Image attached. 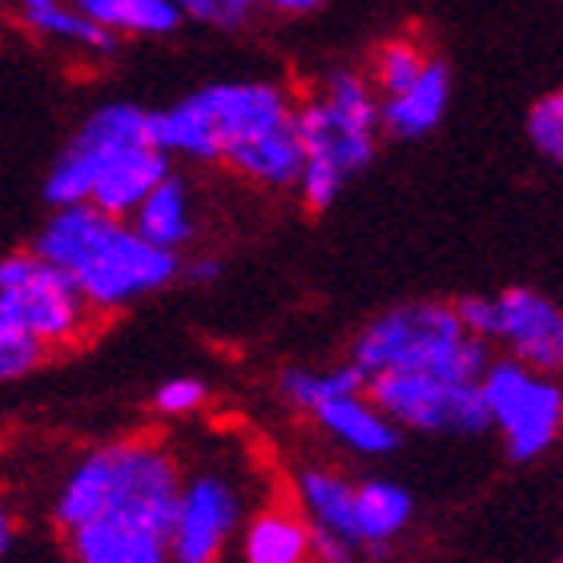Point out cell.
<instances>
[{
	"mask_svg": "<svg viewBox=\"0 0 563 563\" xmlns=\"http://www.w3.org/2000/svg\"><path fill=\"white\" fill-rule=\"evenodd\" d=\"M298 101L282 81H210L165 109H150L153 141L174 162L225 165L266 194H298L306 145Z\"/></svg>",
	"mask_w": 563,
	"mask_h": 563,
	"instance_id": "obj_1",
	"label": "cell"
},
{
	"mask_svg": "<svg viewBox=\"0 0 563 563\" xmlns=\"http://www.w3.org/2000/svg\"><path fill=\"white\" fill-rule=\"evenodd\" d=\"M29 246L41 258L57 262L60 271H69L85 298L106 318L130 310L150 294L169 290L186 271V254L153 246L130 218H113L89 201L48 210Z\"/></svg>",
	"mask_w": 563,
	"mask_h": 563,
	"instance_id": "obj_2",
	"label": "cell"
},
{
	"mask_svg": "<svg viewBox=\"0 0 563 563\" xmlns=\"http://www.w3.org/2000/svg\"><path fill=\"white\" fill-rule=\"evenodd\" d=\"M181 479L186 467L169 443L153 434H121L109 443L85 446L73 459L53 492L48 516L60 536L101 516L141 519L174 536Z\"/></svg>",
	"mask_w": 563,
	"mask_h": 563,
	"instance_id": "obj_3",
	"label": "cell"
},
{
	"mask_svg": "<svg viewBox=\"0 0 563 563\" xmlns=\"http://www.w3.org/2000/svg\"><path fill=\"white\" fill-rule=\"evenodd\" d=\"M298 130L306 145V169L298 201L310 213H327L342 198L354 174L375 162L383 137V97L371 73L330 69L298 101Z\"/></svg>",
	"mask_w": 563,
	"mask_h": 563,
	"instance_id": "obj_4",
	"label": "cell"
},
{
	"mask_svg": "<svg viewBox=\"0 0 563 563\" xmlns=\"http://www.w3.org/2000/svg\"><path fill=\"white\" fill-rule=\"evenodd\" d=\"M346 358L366 378L415 371V375H439L455 383H483L495 346L471 334L455 302L415 298V302L387 306L383 314L354 330Z\"/></svg>",
	"mask_w": 563,
	"mask_h": 563,
	"instance_id": "obj_5",
	"label": "cell"
},
{
	"mask_svg": "<svg viewBox=\"0 0 563 563\" xmlns=\"http://www.w3.org/2000/svg\"><path fill=\"white\" fill-rule=\"evenodd\" d=\"M97 310L69 271L41 258L33 246L0 258V330L33 334L48 354L81 351L101 330Z\"/></svg>",
	"mask_w": 563,
	"mask_h": 563,
	"instance_id": "obj_6",
	"label": "cell"
},
{
	"mask_svg": "<svg viewBox=\"0 0 563 563\" xmlns=\"http://www.w3.org/2000/svg\"><path fill=\"white\" fill-rule=\"evenodd\" d=\"M141 145H153L150 109L133 106V101H106L73 130V137L60 145V153L48 162L45 181H41V198L48 210L60 206H85L93 201L97 181Z\"/></svg>",
	"mask_w": 563,
	"mask_h": 563,
	"instance_id": "obj_7",
	"label": "cell"
},
{
	"mask_svg": "<svg viewBox=\"0 0 563 563\" xmlns=\"http://www.w3.org/2000/svg\"><path fill=\"white\" fill-rule=\"evenodd\" d=\"M254 516V492L246 471L222 459H206L186 467L177 499L169 560L174 563H222L230 543L242 536Z\"/></svg>",
	"mask_w": 563,
	"mask_h": 563,
	"instance_id": "obj_8",
	"label": "cell"
},
{
	"mask_svg": "<svg viewBox=\"0 0 563 563\" xmlns=\"http://www.w3.org/2000/svg\"><path fill=\"white\" fill-rule=\"evenodd\" d=\"M483 395L492 411V431L499 434L511 463H536L563 434V375H548L511 354H495Z\"/></svg>",
	"mask_w": 563,
	"mask_h": 563,
	"instance_id": "obj_9",
	"label": "cell"
},
{
	"mask_svg": "<svg viewBox=\"0 0 563 563\" xmlns=\"http://www.w3.org/2000/svg\"><path fill=\"white\" fill-rule=\"evenodd\" d=\"M455 310L483 342L548 375H563V306L543 290L507 286L499 294H463Z\"/></svg>",
	"mask_w": 563,
	"mask_h": 563,
	"instance_id": "obj_10",
	"label": "cell"
},
{
	"mask_svg": "<svg viewBox=\"0 0 563 563\" xmlns=\"http://www.w3.org/2000/svg\"><path fill=\"white\" fill-rule=\"evenodd\" d=\"M366 395L415 434H487L492 411L483 383H455L439 375L390 371L366 378Z\"/></svg>",
	"mask_w": 563,
	"mask_h": 563,
	"instance_id": "obj_11",
	"label": "cell"
},
{
	"mask_svg": "<svg viewBox=\"0 0 563 563\" xmlns=\"http://www.w3.org/2000/svg\"><path fill=\"white\" fill-rule=\"evenodd\" d=\"M286 492L302 516L310 519L314 531H327V536H339V540L354 543L358 548V479H351L342 467L334 463H322V459H302L298 467L290 471V483ZM363 552V548H358Z\"/></svg>",
	"mask_w": 563,
	"mask_h": 563,
	"instance_id": "obj_12",
	"label": "cell"
},
{
	"mask_svg": "<svg viewBox=\"0 0 563 563\" xmlns=\"http://www.w3.org/2000/svg\"><path fill=\"white\" fill-rule=\"evenodd\" d=\"M9 16L33 41L65 48L81 60H109L121 45V36L89 21L73 0H9Z\"/></svg>",
	"mask_w": 563,
	"mask_h": 563,
	"instance_id": "obj_13",
	"label": "cell"
},
{
	"mask_svg": "<svg viewBox=\"0 0 563 563\" xmlns=\"http://www.w3.org/2000/svg\"><path fill=\"white\" fill-rule=\"evenodd\" d=\"M238 563H314V531L290 492L262 499L234 540Z\"/></svg>",
	"mask_w": 563,
	"mask_h": 563,
	"instance_id": "obj_14",
	"label": "cell"
},
{
	"mask_svg": "<svg viewBox=\"0 0 563 563\" xmlns=\"http://www.w3.org/2000/svg\"><path fill=\"white\" fill-rule=\"evenodd\" d=\"M310 422L322 431V439H330L354 459H387L402 446V427L366 390H354V395L318 407Z\"/></svg>",
	"mask_w": 563,
	"mask_h": 563,
	"instance_id": "obj_15",
	"label": "cell"
},
{
	"mask_svg": "<svg viewBox=\"0 0 563 563\" xmlns=\"http://www.w3.org/2000/svg\"><path fill=\"white\" fill-rule=\"evenodd\" d=\"M65 548L73 563H174L165 531L121 516H101L65 531Z\"/></svg>",
	"mask_w": 563,
	"mask_h": 563,
	"instance_id": "obj_16",
	"label": "cell"
},
{
	"mask_svg": "<svg viewBox=\"0 0 563 563\" xmlns=\"http://www.w3.org/2000/svg\"><path fill=\"white\" fill-rule=\"evenodd\" d=\"M415 523V495L395 479H358V548L366 560H387Z\"/></svg>",
	"mask_w": 563,
	"mask_h": 563,
	"instance_id": "obj_17",
	"label": "cell"
},
{
	"mask_svg": "<svg viewBox=\"0 0 563 563\" xmlns=\"http://www.w3.org/2000/svg\"><path fill=\"white\" fill-rule=\"evenodd\" d=\"M451 106V69L434 57L422 77L395 97H383V137L390 141H419L443 125Z\"/></svg>",
	"mask_w": 563,
	"mask_h": 563,
	"instance_id": "obj_18",
	"label": "cell"
},
{
	"mask_svg": "<svg viewBox=\"0 0 563 563\" xmlns=\"http://www.w3.org/2000/svg\"><path fill=\"white\" fill-rule=\"evenodd\" d=\"M137 225L141 238H150L153 246L162 250H189V242L198 238V206H194V186L186 174H169L162 186L153 189L150 198L141 201L137 213L130 218Z\"/></svg>",
	"mask_w": 563,
	"mask_h": 563,
	"instance_id": "obj_19",
	"label": "cell"
},
{
	"mask_svg": "<svg viewBox=\"0 0 563 563\" xmlns=\"http://www.w3.org/2000/svg\"><path fill=\"white\" fill-rule=\"evenodd\" d=\"M278 399L298 415H310L327 402L342 399V395H354V390H366V375L346 358L339 366H286L278 371Z\"/></svg>",
	"mask_w": 563,
	"mask_h": 563,
	"instance_id": "obj_20",
	"label": "cell"
},
{
	"mask_svg": "<svg viewBox=\"0 0 563 563\" xmlns=\"http://www.w3.org/2000/svg\"><path fill=\"white\" fill-rule=\"evenodd\" d=\"M77 9L113 36H169L181 29L186 12L177 0H73Z\"/></svg>",
	"mask_w": 563,
	"mask_h": 563,
	"instance_id": "obj_21",
	"label": "cell"
},
{
	"mask_svg": "<svg viewBox=\"0 0 563 563\" xmlns=\"http://www.w3.org/2000/svg\"><path fill=\"white\" fill-rule=\"evenodd\" d=\"M431 60H434V53L427 45H419L415 36H387V41L371 53L366 73H371L378 97H395V93H402V89H411Z\"/></svg>",
	"mask_w": 563,
	"mask_h": 563,
	"instance_id": "obj_22",
	"label": "cell"
},
{
	"mask_svg": "<svg viewBox=\"0 0 563 563\" xmlns=\"http://www.w3.org/2000/svg\"><path fill=\"white\" fill-rule=\"evenodd\" d=\"M177 4L186 12V21L234 33V29H242L258 9L282 12V16H306V12L322 9L327 0H177Z\"/></svg>",
	"mask_w": 563,
	"mask_h": 563,
	"instance_id": "obj_23",
	"label": "cell"
},
{
	"mask_svg": "<svg viewBox=\"0 0 563 563\" xmlns=\"http://www.w3.org/2000/svg\"><path fill=\"white\" fill-rule=\"evenodd\" d=\"M528 141L543 162L563 174V89L543 93L528 109Z\"/></svg>",
	"mask_w": 563,
	"mask_h": 563,
	"instance_id": "obj_24",
	"label": "cell"
},
{
	"mask_svg": "<svg viewBox=\"0 0 563 563\" xmlns=\"http://www.w3.org/2000/svg\"><path fill=\"white\" fill-rule=\"evenodd\" d=\"M48 358H53L48 346H41L33 334L0 330V378H4V383H24V378L36 375Z\"/></svg>",
	"mask_w": 563,
	"mask_h": 563,
	"instance_id": "obj_25",
	"label": "cell"
},
{
	"mask_svg": "<svg viewBox=\"0 0 563 563\" xmlns=\"http://www.w3.org/2000/svg\"><path fill=\"white\" fill-rule=\"evenodd\" d=\"M150 402L162 419H189V415H198L210 402V387L198 375H177V378H165L162 387L153 390Z\"/></svg>",
	"mask_w": 563,
	"mask_h": 563,
	"instance_id": "obj_26",
	"label": "cell"
},
{
	"mask_svg": "<svg viewBox=\"0 0 563 563\" xmlns=\"http://www.w3.org/2000/svg\"><path fill=\"white\" fill-rule=\"evenodd\" d=\"M358 560H363V552L354 543L339 540V536H327V531H314V563H358Z\"/></svg>",
	"mask_w": 563,
	"mask_h": 563,
	"instance_id": "obj_27",
	"label": "cell"
},
{
	"mask_svg": "<svg viewBox=\"0 0 563 563\" xmlns=\"http://www.w3.org/2000/svg\"><path fill=\"white\" fill-rule=\"evenodd\" d=\"M225 274V262L218 254H189L181 282H194V286H213V282Z\"/></svg>",
	"mask_w": 563,
	"mask_h": 563,
	"instance_id": "obj_28",
	"label": "cell"
},
{
	"mask_svg": "<svg viewBox=\"0 0 563 563\" xmlns=\"http://www.w3.org/2000/svg\"><path fill=\"white\" fill-rule=\"evenodd\" d=\"M12 543V528H9V519H4V523H0V548H9Z\"/></svg>",
	"mask_w": 563,
	"mask_h": 563,
	"instance_id": "obj_29",
	"label": "cell"
},
{
	"mask_svg": "<svg viewBox=\"0 0 563 563\" xmlns=\"http://www.w3.org/2000/svg\"><path fill=\"white\" fill-rule=\"evenodd\" d=\"M555 563H563V548H560V555H555Z\"/></svg>",
	"mask_w": 563,
	"mask_h": 563,
	"instance_id": "obj_30",
	"label": "cell"
}]
</instances>
